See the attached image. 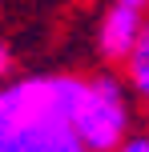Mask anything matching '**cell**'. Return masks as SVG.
I'll return each mask as SVG.
<instances>
[{"label": "cell", "mask_w": 149, "mask_h": 152, "mask_svg": "<svg viewBox=\"0 0 149 152\" xmlns=\"http://www.w3.org/2000/svg\"><path fill=\"white\" fill-rule=\"evenodd\" d=\"M81 72H36L0 84V132L20 128H69L77 108Z\"/></svg>", "instance_id": "obj_1"}, {"label": "cell", "mask_w": 149, "mask_h": 152, "mask_svg": "<svg viewBox=\"0 0 149 152\" xmlns=\"http://www.w3.org/2000/svg\"><path fill=\"white\" fill-rule=\"evenodd\" d=\"M69 132L77 136V144L85 152H113L133 132V92L125 88V80L113 68L85 76Z\"/></svg>", "instance_id": "obj_2"}, {"label": "cell", "mask_w": 149, "mask_h": 152, "mask_svg": "<svg viewBox=\"0 0 149 152\" xmlns=\"http://www.w3.org/2000/svg\"><path fill=\"white\" fill-rule=\"evenodd\" d=\"M141 24H145V8H133V4H125V0H113V4L101 12L97 32H93L97 56H101L105 64H121L125 52L133 48Z\"/></svg>", "instance_id": "obj_3"}, {"label": "cell", "mask_w": 149, "mask_h": 152, "mask_svg": "<svg viewBox=\"0 0 149 152\" xmlns=\"http://www.w3.org/2000/svg\"><path fill=\"white\" fill-rule=\"evenodd\" d=\"M121 80H125V88L133 92L137 100L149 104V16H145L141 32H137L133 48H129L125 60H121Z\"/></svg>", "instance_id": "obj_4"}, {"label": "cell", "mask_w": 149, "mask_h": 152, "mask_svg": "<svg viewBox=\"0 0 149 152\" xmlns=\"http://www.w3.org/2000/svg\"><path fill=\"white\" fill-rule=\"evenodd\" d=\"M113 152H149V132H137V128H133Z\"/></svg>", "instance_id": "obj_5"}, {"label": "cell", "mask_w": 149, "mask_h": 152, "mask_svg": "<svg viewBox=\"0 0 149 152\" xmlns=\"http://www.w3.org/2000/svg\"><path fill=\"white\" fill-rule=\"evenodd\" d=\"M8 68H12V48H8L4 40H0V80L8 76Z\"/></svg>", "instance_id": "obj_6"}, {"label": "cell", "mask_w": 149, "mask_h": 152, "mask_svg": "<svg viewBox=\"0 0 149 152\" xmlns=\"http://www.w3.org/2000/svg\"><path fill=\"white\" fill-rule=\"evenodd\" d=\"M125 4H133V8H149V0H125Z\"/></svg>", "instance_id": "obj_7"}]
</instances>
